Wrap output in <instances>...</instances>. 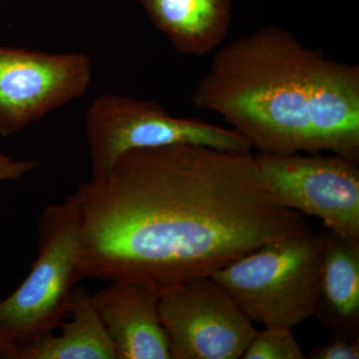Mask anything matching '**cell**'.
Masks as SVG:
<instances>
[{
    "label": "cell",
    "instance_id": "6da1fadb",
    "mask_svg": "<svg viewBox=\"0 0 359 359\" xmlns=\"http://www.w3.org/2000/svg\"><path fill=\"white\" fill-rule=\"evenodd\" d=\"M74 196L82 280L137 283L159 295L262 245L313 231L271 196L250 151H130Z\"/></svg>",
    "mask_w": 359,
    "mask_h": 359
},
{
    "label": "cell",
    "instance_id": "7a4b0ae2",
    "mask_svg": "<svg viewBox=\"0 0 359 359\" xmlns=\"http://www.w3.org/2000/svg\"><path fill=\"white\" fill-rule=\"evenodd\" d=\"M259 153L330 152L359 162V66L276 25L221 45L194 89Z\"/></svg>",
    "mask_w": 359,
    "mask_h": 359
},
{
    "label": "cell",
    "instance_id": "3957f363",
    "mask_svg": "<svg viewBox=\"0 0 359 359\" xmlns=\"http://www.w3.org/2000/svg\"><path fill=\"white\" fill-rule=\"evenodd\" d=\"M325 230L262 245L211 276L252 321L294 327L316 316Z\"/></svg>",
    "mask_w": 359,
    "mask_h": 359
},
{
    "label": "cell",
    "instance_id": "277c9868",
    "mask_svg": "<svg viewBox=\"0 0 359 359\" xmlns=\"http://www.w3.org/2000/svg\"><path fill=\"white\" fill-rule=\"evenodd\" d=\"M39 255L13 294L0 302V330L18 346L55 332L67 316L80 273L81 219L74 194L48 205L39 221Z\"/></svg>",
    "mask_w": 359,
    "mask_h": 359
},
{
    "label": "cell",
    "instance_id": "5b68a950",
    "mask_svg": "<svg viewBox=\"0 0 359 359\" xmlns=\"http://www.w3.org/2000/svg\"><path fill=\"white\" fill-rule=\"evenodd\" d=\"M85 132L92 177L105 174L118 158L140 149L196 145L224 151L252 150L233 129L176 117L155 101L118 94H104L92 102Z\"/></svg>",
    "mask_w": 359,
    "mask_h": 359
},
{
    "label": "cell",
    "instance_id": "8992f818",
    "mask_svg": "<svg viewBox=\"0 0 359 359\" xmlns=\"http://www.w3.org/2000/svg\"><path fill=\"white\" fill-rule=\"evenodd\" d=\"M255 160L280 204L316 217L328 230L359 242V162L321 153H259Z\"/></svg>",
    "mask_w": 359,
    "mask_h": 359
},
{
    "label": "cell",
    "instance_id": "52a82bcc",
    "mask_svg": "<svg viewBox=\"0 0 359 359\" xmlns=\"http://www.w3.org/2000/svg\"><path fill=\"white\" fill-rule=\"evenodd\" d=\"M158 306L171 359L242 358L257 332L212 276L170 287L159 295Z\"/></svg>",
    "mask_w": 359,
    "mask_h": 359
},
{
    "label": "cell",
    "instance_id": "ba28073f",
    "mask_svg": "<svg viewBox=\"0 0 359 359\" xmlns=\"http://www.w3.org/2000/svg\"><path fill=\"white\" fill-rule=\"evenodd\" d=\"M92 77L86 54L0 45V135L18 133L83 96Z\"/></svg>",
    "mask_w": 359,
    "mask_h": 359
},
{
    "label": "cell",
    "instance_id": "9c48e42d",
    "mask_svg": "<svg viewBox=\"0 0 359 359\" xmlns=\"http://www.w3.org/2000/svg\"><path fill=\"white\" fill-rule=\"evenodd\" d=\"M92 301L117 359H171L154 290L137 283H110Z\"/></svg>",
    "mask_w": 359,
    "mask_h": 359
},
{
    "label": "cell",
    "instance_id": "30bf717a",
    "mask_svg": "<svg viewBox=\"0 0 359 359\" xmlns=\"http://www.w3.org/2000/svg\"><path fill=\"white\" fill-rule=\"evenodd\" d=\"M175 51L208 55L230 32L231 0H137Z\"/></svg>",
    "mask_w": 359,
    "mask_h": 359
},
{
    "label": "cell",
    "instance_id": "8fae6325",
    "mask_svg": "<svg viewBox=\"0 0 359 359\" xmlns=\"http://www.w3.org/2000/svg\"><path fill=\"white\" fill-rule=\"evenodd\" d=\"M316 316L332 335L359 337V242L325 228Z\"/></svg>",
    "mask_w": 359,
    "mask_h": 359
},
{
    "label": "cell",
    "instance_id": "7c38bea8",
    "mask_svg": "<svg viewBox=\"0 0 359 359\" xmlns=\"http://www.w3.org/2000/svg\"><path fill=\"white\" fill-rule=\"evenodd\" d=\"M69 320L55 332L18 348V359H117L114 344L84 287H75L68 302Z\"/></svg>",
    "mask_w": 359,
    "mask_h": 359
},
{
    "label": "cell",
    "instance_id": "4fadbf2b",
    "mask_svg": "<svg viewBox=\"0 0 359 359\" xmlns=\"http://www.w3.org/2000/svg\"><path fill=\"white\" fill-rule=\"evenodd\" d=\"M302 353L290 328L266 327L257 332L243 359H304Z\"/></svg>",
    "mask_w": 359,
    "mask_h": 359
},
{
    "label": "cell",
    "instance_id": "5bb4252c",
    "mask_svg": "<svg viewBox=\"0 0 359 359\" xmlns=\"http://www.w3.org/2000/svg\"><path fill=\"white\" fill-rule=\"evenodd\" d=\"M311 359H358L359 358V337L332 335V339L325 346L316 347L309 353Z\"/></svg>",
    "mask_w": 359,
    "mask_h": 359
},
{
    "label": "cell",
    "instance_id": "9a60e30c",
    "mask_svg": "<svg viewBox=\"0 0 359 359\" xmlns=\"http://www.w3.org/2000/svg\"><path fill=\"white\" fill-rule=\"evenodd\" d=\"M39 166V160H15L0 151V182L18 181Z\"/></svg>",
    "mask_w": 359,
    "mask_h": 359
},
{
    "label": "cell",
    "instance_id": "2e32d148",
    "mask_svg": "<svg viewBox=\"0 0 359 359\" xmlns=\"http://www.w3.org/2000/svg\"><path fill=\"white\" fill-rule=\"evenodd\" d=\"M18 346L11 335L0 330V358L18 359Z\"/></svg>",
    "mask_w": 359,
    "mask_h": 359
}]
</instances>
